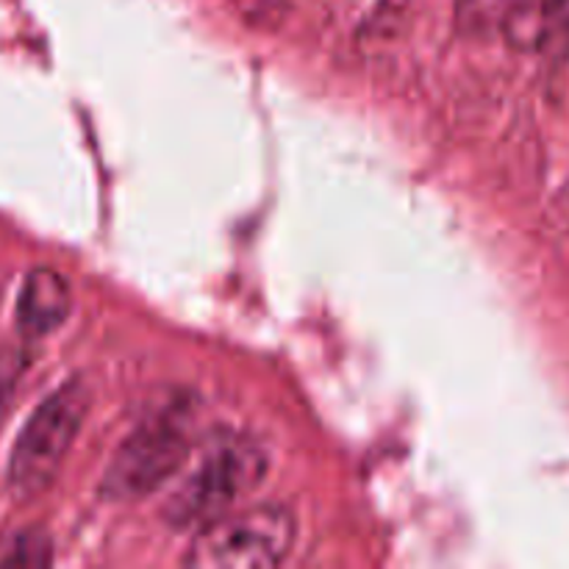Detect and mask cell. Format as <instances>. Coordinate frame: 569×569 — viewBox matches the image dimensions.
I'll use <instances>...</instances> for the list:
<instances>
[{
  "label": "cell",
  "instance_id": "obj_4",
  "mask_svg": "<svg viewBox=\"0 0 569 569\" xmlns=\"http://www.w3.org/2000/svg\"><path fill=\"white\" fill-rule=\"evenodd\" d=\"M298 520L281 503L231 511L194 533L183 565L194 569H270L289 559Z\"/></svg>",
  "mask_w": 569,
  "mask_h": 569
},
{
  "label": "cell",
  "instance_id": "obj_1",
  "mask_svg": "<svg viewBox=\"0 0 569 569\" xmlns=\"http://www.w3.org/2000/svg\"><path fill=\"white\" fill-rule=\"evenodd\" d=\"M270 453L256 437L231 428L194 445L192 456L178 472V483L164 500L167 526L178 531H200L220 517L237 511L264 483Z\"/></svg>",
  "mask_w": 569,
  "mask_h": 569
},
{
  "label": "cell",
  "instance_id": "obj_5",
  "mask_svg": "<svg viewBox=\"0 0 569 569\" xmlns=\"http://www.w3.org/2000/svg\"><path fill=\"white\" fill-rule=\"evenodd\" d=\"M72 311V287L61 272L37 267L17 295V326L26 337H48L64 326Z\"/></svg>",
  "mask_w": 569,
  "mask_h": 569
},
{
  "label": "cell",
  "instance_id": "obj_2",
  "mask_svg": "<svg viewBox=\"0 0 569 569\" xmlns=\"http://www.w3.org/2000/svg\"><path fill=\"white\" fill-rule=\"evenodd\" d=\"M198 445V415L189 400H172L144 417L111 456L103 472V495L139 500L181 472Z\"/></svg>",
  "mask_w": 569,
  "mask_h": 569
},
{
  "label": "cell",
  "instance_id": "obj_6",
  "mask_svg": "<svg viewBox=\"0 0 569 569\" xmlns=\"http://www.w3.org/2000/svg\"><path fill=\"white\" fill-rule=\"evenodd\" d=\"M528 6L531 0H459L456 22L465 33L481 37V33H492L520 20Z\"/></svg>",
  "mask_w": 569,
  "mask_h": 569
},
{
  "label": "cell",
  "instance_id": "obj_3",
  "mask_svg": "<svg viewBox=\"0 0 569 569\" xmlns=\"http://www.w3.org/2000/svg\"><path fill=\"white\" fill-rule=\"evenodd\" d=\"M89 415V389L67 381L33 409L11 448L9 489L14 498L42 495L64 467Z\"/></svg>",
  "mask_w": 569,
  "mask_h": 569
},
{
  "label": "cell",
  "instance_id": "obj_7",
  "mask_svg": "<svg viewBox=\"0 0 569 569\" xmlns=\"http://www.w3.org/2000/svg\"><path fill=\"white\" fill-rule=\"evenodd\" d=\"M537 37L548 48L569 50V0H545L539 6Z\"/></svg>",
  "mask_w": 569,
  "mask_h": 569
}]
</instances>
